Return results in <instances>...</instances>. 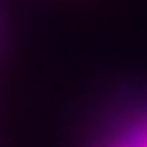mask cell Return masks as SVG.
<instances>
[{"mask_svg": "<svg viewBox=\"0 0 147 147\" xmlns=\"http://www.w3.org/2000/svg\"><path fill=\"white\" fill-rule=\"evenodd\" d=\"M135 147H147V126H145L143 135H141V139L137 141V145H135Z\"/></svg>", "mask_w": 147, "mask_h": 147, "instance_id": "obj_1", "label": "cell"}]
</instances>
